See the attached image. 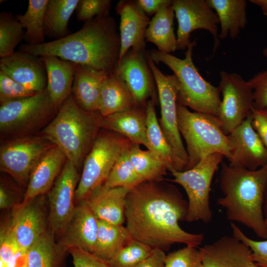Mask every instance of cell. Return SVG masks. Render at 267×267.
Listing matches in <instances>:
<instances>
[{"label": "cell", "instance_id": "obj_12", "mask_svg": "<svg viewBox=\"0 0 267 267\" xmlns=\"http://www.w3.org/2000/svg\"><path fill=\"white\" fill-rule=\"evenodd\" d=\"M219 88L222 99L218 118L228 135L239 126L254 108L253 91L248 81L236 73L222 71Z\"/></svg>", "mask_w": 267, "mask_h": 267}, {"label": "cell", "instance_id": "obj_30", "mask_svg": "<svg viewBox=\"0 0 267 267\" xmlns=\"http://www.w3.org/2000/svg\"><path fill=\"white\" fill-rule=\"evenodd\" d=\"M68 252L48 228L27 251L25 267H61Z\"/></svg>", "mask_w": 267, "mask_h": 267}, {"label": "cell", "instance_id": "obj_27", "mask_svg": "<svg viewBox=\"0 0 267 267\" xmlns=\"http://www.w3.org/2000/svg\"><path fill=\"white\" fill-rule=\"evenodd\" d=\"M218 17L221 30L219 39H232L238 36L247 23L245 0H207Z\"/></svg>", "mask_w": 267, "mask_h": 267}, {"label": "cell", "instance_id": "obj_43", "mask_svg": "<svg viewBox=\"0 0 267 267\" xmlns=\"http://www.w3.org/2000/svg\"><path fill=\"white\" fill-rule=\"evenodd\" d=\"M0 249V267H6L22 252L13 237L9 227L1 231Z\"/></svg>", "mask_w": 267, "mask_h": 267}, {"label": "cell", "instance_id": "obj_15", "mask_svg": "<svg viewBox=\"0 0 267 267\" xmlns=\"http://www.w3.org/2000/svg\"><path fill=\"white\" fill-rule=\"evenodd\" d=\"M227 137L231 146L229 166L256 170L267 164V148L252 125L251 113Z\"/></svg>", "mask_w": 267, "mask_h": 267}, {"label": "cell", "instance_id": "obj_24", "mask_svg": "<svg viewBox=\"0 0 267 267\" xmlns=\"http://www.w3.org/2000/svg\"><path fill=\"white\" fill-rule=\"evenodd\" d=\"M110 74L90 66L76 64L71 94L82 109L99 111L101 87Z\"/></svg>", "mask_w": 267, "mask_h": 267}, {"label": "cell", "instance_id": "obj_52", "mask_svg": "<svg viewBox=\"0 0 267 267\" xmlns=\"http://www.w3.org/2000/svg\"><path fill=\"white\" fill-rule=\"evenodd\" d=\"M263 55L267 58V47L264 48L263 50Z\"/></svg>", "mask_w": 267, "mask_h": 267}, {"label": "cell", "instance_id": "obj_44", "mask_svg": "<svg viewBox=\"0 0 267 267\" xmlns=\"http://www.w3.org/2000/svg\"><path fill=\"white\" fill-rule=\"evenodd\" d=\"M68 253L71 255L74 267H111L107 262L80 248L70 247Z\"/></svg>", "mask_w": 267, "mask_h": 267}, {"label": "cell", "instance_id": "obj_53", "mask_svg": "<svg viewBox=\"0 0 267 267\" xmlns=\"http://www.w3.org/2000/svg\"><path fill=\"white\" fill-rule=\"evenodd\" d=\"M251 267H261L257 265H256V264H255L254 263L252 264Z\"/></svg>", "mask_w": 267, "mask_h": 267}, {"label": "cell", "instance_id": "obj_26", "mask_svg": "<svg viewBox=\"0 0 267 267\" xmlns=\"http://www.w3.org/2000/svg\"><path fill=\"white\" fill-rule=\"evenodd\" d=\"M47 75V87L52 102L58 111L72 92L76 64L54 56L40 57Z\"/></svg>", "mask_w": 267, "mask_h": 267}, {"label": "cell", "instance_id": "obj_11", "mask_svg": "<svg viewBox=\"0 0 267 267\" xmlns=\"http://www.w3.org/2000/svg\"><path fill=\"white\" fill-rule=\"evenodd\" d=\"M53 145L39 134L6 140L0 148V171L27 185L34 167Z\"/></svg>", "mask_w": 267, "mask_h": 267}, {"label": "cell", "instance_id": "obj_2", "mask_svg": "<svg viewBox=\"0 0 267 267\" xmlns=\"http://www.w3.org/2000/svg\"><path fill=\"white\" fill-rule=\"evenodd\" d=\"M20 51L37 56H54L77 64L114 72L120 52V35L115 19L97 16L77 32L40 44H22Z\"/></svg>", "mask_w": 267, "mask_h": 267}, {"label": "cell", "instance_id": "obj_18", "mask_svg": "<svg viewBox=\"0 0 267 267\" xmlns=\"http://www.w3.org/2000/svg\"><path fill=\"white\" fill-rule=\"evenodd\" d=\"M115 9L120 16L119 62L131 49L145 51V34L150 19L136 0H120Z\"/></svg>", "mask_w": 267, "mask_h": 267}, {"label": "cell", "instance_id": "obj_28", "mask_svg": "<svg viewBox=\"0 0 267 267\" xmlns=\"http://www.w3.org/2000/svg\"><path fill=\"white\" fill-rule=\"evenodd\" d=\"M172 5V2L165 4L158 10L150 20L145 34L146 41L154 44L158 51L167 53L177 50L173 24L175 14Z\"/></svg>", "mask_w": 267, "mask_h": 267}, {"label": "cell", "instance_id": "obj_17", "mask_svg": "<svg viewBox=\"0 0 267 267\" xmlns=\"http://www.w3.org/2000/svg\"><path fill=\"white\" fill-rule=\"evenodd\" d=\"M145 52L130 49L119 62L114 71L125 83L135 105L142 107H146L149 97H155L154 79Z\"/></svg>", "mask_w": 267, "mask_h": 267}, {"label": "cell", "instance_id": "obj_21", "mask_svg": "<svg viewBox=\"0 0 267 267\" xmlns=\"http://www.w3.org/2000/svg\"><path fill=\"white\" fill-rule=\"evenodd\" d=\"M203 267H251L249 247L234 236H223L199 249Z\"/></svg>", "mask_w": 267, "mask_h": 267}, {"label": "cell", "instance_id": "obj_54", "mask_svg": "<svg viewBox=\"0 0 267 267\" xmlns=\"http://www.w3.org/2000/svg\"><path fill=\"white\" fill-rule=\"evenodd\" d=\"M265 223H266V225L267 226V218H266L265 219Z\"/></svg>", "mask_w": 267, "mask_h": 267}, {"label": "cell", "instance_id": "obj_42", "mask_svg": "<svg viewBox=\"0 0 267 267\" xmlns=\"http://www.w3.org/2000/svg\"><path fill=\"white\" fill-rule=\"evenodd\" d=\"M0 71V103L36 94Z\"/></svg>", "mask_w": 267, "mask_h": 267}, {"label": "cell", "instance_id": "obj_40", "mask_svg": "<svg viewBox=\"0 0 267 267\" xmlns=\"http://www.w3.org/2000/svg\"><path fill=\"white\" fill-rule=\"evenodd\" d=\"M230 227L232 236L251 250L254 263L261 267H267V239L259 241L250 238L234 222H230Z\"/></svg>", "mask_w": 267, "mask_h": 267}, {"label": "cell", "instance_id": "obj_47", "mask_svg": "<svg viewBox=\"0 0 267 267\" xmlns=\"http://www.w3.org/2000/svg\"><path fill=\"white\" fill-rule=\"evenodd\" d=\"M166 257L165 251L155 249L148 258L136 267H164Z\"/></svg>", "mask_w": 267, "mask_h": 267}, {"label": "cell", "instance_id": "obj_31", "mask_svg": "<svg viewBox=\"0 0 267 267\" xmlns=\"http://www.w3.org/2000/svg\"><path fill=\"white\" fill-rule=\"evenodd\" d=\"M132 239L126 226L98 220L96 240L92 253L108 262Z\"/></svg>", "mask_w": 267, "mask_h": 267}, {"label": "cell", "instance_id": "obj_23", "mask_svg": "<svg viewBox=\"0 0 267 267\" xmlns=\"http://www.w3.org/2000/svg\"><path fill=\"white\" fill-rule=\"evenodd\" d=\"M130 189L124 187H107L102 184L86 199L98 220L123 225L126 222L127 197Z\"/></svg>", "mask_w": 267, "mask_h": 267}, {"label": "cell", "instance_id": "obj_38", "mask_svg": "<svg viewBox=\"0 0 267 267\" xmlns=\"http://www.w3.org/2000/svg\"><path fill=\"white\" fill-rule=\"evenodd\" d=\"M153 250L133 239L107 262L111 267H136L151 255Z\"/></svg>", "mask_w": 267, "mask_h": 267}, {"label": "cell", "instance_id": "obj_16", "mask_svg": "<svg viewBox=\"0 0 267 267\" xmlns=\"http://www.w3.org/2000/svg\"><path fill=\"white\" fill-rule=\"evenodd\" d=\"M40 197L12 208L9 228L19 249L24 253L48 229V216Z\"/></svg>", "mask_w": 267, "mask_h": 267}, {"label": "cell", "instance_id": "obj_37", "mask_svg": "<svg viewBox=\"0 0 267 267\" xmlns=\"http://www.w3.org/2000/svg\"><path fill=\"white\" fill-rule=\"evenodd\" d=\"M129 149L120 157L114 165L107 179L103 184L105 187H124L132 189L143 181L129 159Z\"/></svg>", "mask_w": 267, "mask_h": 267}, {"label": "cell", "instance_id": "obj_39", "mask_svg": "<svg viewBox=\"0 0 267 267\" xmlns=\"http://www.w3.org/2000/svg\"><path fill=\"white\" fill-rule=\"evenodd\" d=\"M187 246L166 255L164 267H203L199 249Z\"/></svg>", "mask_w": 267, "mask_h": 267}, {"label": "cell", "instance_id": "obj_46", "mask_svg": "<svg viewBox=\"0 0 267 267\" xmlns=\"http://www.w3.org/2000/svg\"><path fill=\"white\" fill-rule=\"evenodd\" d=\"M252 125L267 148V107L254 108L251 113Z\"/></svg>", "mask_w": 267, "mask_h": 267}, {"label": "cell", "instance_id": "obj_50", "mask_svg": "<svg viewBox=\"0 0 267 267\" xmlns=\"http://www.w3.org/2000/svg\"><path fill=\"white\" fill-rule=\"evenodd\" d=\"M249 1L259 6L263 14L267 16V0H250Z\"/></svg>", "mask_w": 267, "mask_h": 267}, {"label": "cell", "instance_id": "obj_5", "mask_svg": "<svg viewBox=\"0 0 267 267\" xmlns=\"http://www.w3.org/2000/svg\"><path fill=\"white\" fill-rule=\"evenodd\" d=\"M196 41L191 42L183 59L152 49L148 51L156 63L162 62L174 72L178 82V104L189 107L194 111L218 117L221 103L219 87L205 80L198 72L192 59Z\"/></svg>", "mask_w": 267, "mask_h": 267}, {"label": "cell", "instance_id": "obj_33", "mask_svg": "<svg viewBox=\"0 0 267 267\" xmlns=\"http://www.w3.org/2000/svg\"><path fill=\"white\" fill-rule=\"evenodd\" d=\"M79 0H48L44 15L45 35L62 39L70 35L68 25Z\"/></svg>", "mask_w": 267, "mask_h": 267}, {"label": "cell", "instance_id": "obj_19", "mask_svg": "<svg viewBox=\"0 0 267 267\" xmlns=\"http://www.w3.org/2000/svg\"><path fill=\"white\" fill-rule=\"evenodd\" d=\"M0 71L25 88L40 92L47 87V75L40 57L21 51L1 58Z\"/></svg>", "mask_w": 267, "mask_h": 267}, {"label": "cell", "instance_id": "obj_35", "mask_svg": "<svg viewBox=\"0 0 267 267\" xmlns=\"http://www.w3.org/2000/svg\"><path fill=\"white\" fill-rule=\"evenodd\" d=\"M128 154L133 167L143 181L163 179L168 170L151 151L143 150L139 145L133 143Z\"/></svg>", "mask_w": 267, "mask_h": 267}, {"label": "cell", "instance_id": "obj_29", "mask_svg": "<svg viewBox=\"0 0 267 267\" xmlns=\"http://www.w3.org/2000/svg\"><path fill=\"white\" fill-rule=\"evenodd\" d=\"M135 106L133 96L122 78L115 72L110 74L101 87L100 114L105 117Z\"/></svg>", "mask_w": 267, "mask_h": 267}, {"label": "cell", "instance_id": "obj_9", "mask_svg": "<svg viewBox=\"0 0 267 267\" xmlns=\"http://www.w3.org/2000/svg\"><path fill=\"white\" fill-rule=\"evenodd\" d=\"M224 156L215 153L202 159L193 168L183 171L172 170L171 181L180 185L187 196L188 210L186 221L207 224L213 218L210 193L214 174Z\"/></svg>", "mask_w": 267, "mask_h": 267}, {"label": "cell", "instance_id": "obj_20", "mask_svg": "<svg viewBox=\"0 0 267 267\" xmlns=\"http://www.w3.org/2000/svg\"><path fill=\"white\" fill-rule=\"evenodd\" d=\"M98 227V220L87 200L76 204L74 214L58 243L68 251L71 247H77L93 253Z\"/></svg>", "mask_w": 267, "mask_h": 267}, {"label": "cell", "instance_id": "obj_6", "mask_svg": "<svg viewBox=\"0 0 267 267\" xmlns=\"http://www.w3.org/2000/svg\"><path fill=\"white\" fill-rule=\"evenodd\" d=\"M177 121L180 135L186 144L188 162L185 170L193 168L203 158L215 153L221 154L228 161L230 160L231 144L217 116L192 112L178 104Z\"/></svg>", "mask_w": 267, "mask_h": 267}, {"label": "cell", "instance_id": "obj_3", "mask_svg": "<svg viewBox=\"0 0 267 267\" xmlns=\"http://www.w3.org/2000/svg\"><path fill=\"white\" fill-rule=\"evenodd\" d=\"M222 197L217 204L231 222L241 223L267 239L263 206L267 188V164L256 170L232 167L222 162L219 176Z\"/></svg>", "mask_w": 267, "mask_h": 267}, {"label": "cell", "instance_id": "obj_45", "mask_svg": "<svg viewBox=\"0 0 267 267\" xmlns=\"http://www.w3.org/2000/svg\"><path fill=\"white\" fill-rule=\"evenodd\" d=\"M253 91L255 109L267 107V69L258 73L248 81Z\"/></svg>", "mask_w": 267, "mask_h": 267}, {"label": "cell", "instance_id": "obj_7", "mask_svg": "<svg viewBox=\"0 0 267 267\" xmlns=\"http://www.w3.org/2000/svg\"><path fill=\"white\" fill-rule=\"evenodd\" d=\"M57 111L47 89L32 96L1 103L0 138L6 140L33 135L43 129Z\"/></svg>", "mask_w": 267, "mask_h": 267}, {"label": "cell", "instance_id": "obj_8", "mask_svg": "<svg viewBox=\"0 0 267 267\" xmlns=\"http://www.w3.org/2000/svg\"><path fill=\"white\" fill-rule=\"evenodd\" d=\"M100 130L84 161L75 193V204L104 184L119 159L133 144L122 135Z\"/></svg>", "mask_w": 267, "mask_h": 267}, {"label": "cell", "instance_id": "obj_36", "mask_svg": "<svg viewBox=\"0 0 267 267\" xmlns=\"http://www.w3.org/2000/svg\"><path fill=\"white\" fill-rule=\"evenodd\" d=\"M15 16L9 12L0 14V57L13 54L17 45L24 40L25 32Z\"/></svg>", "mask_w": 267, "mask_h": 267}, {"label": "cell", "instance_id": "obj_34", "mask_svg": "<svg viewBox=\"0 0 267 267\" xmlns=\"http://www.w3.org/2000/svg\"><path fill=\"white\" fill-rule=\"evenodd\" d=\"M48 0H29L24 14L15 16L26 29L24 40L28 44L37 45L44 42V21Z\"/></svg>", "mask_w": 267, "mask_h": 267}, {"label": "cell", "instance_id": "obj_22", "mask_svg": "<svg viewBox=\"0 0 267 267\" xmlns=\"http://www.w3.org/2000/svg\"><path fill=\"white\" fill-rule=\"evenodd\" d=\"M67 160L63 152L53 145L40 158L32 170L22 202L48 192Z\"/></svg>", "mask_w": 267, "mask_h": 267}, {"label": "cell", "instance_id": "obj_49", "mask_svg": "<svg viewBox=\"0 0 267 267\" xmlns=\"http://www.w3.org/2000/svg\"><path fill=\"white\" fill-rule=\"evenodd\" d=\"M17 203L14 201L12 191L4 185L2 182L0 186V208L1 209H8L13 208Z\"/></svg>", "mask_w": 267, "mask_h": 267}, {"label": "cell", "instance_id": "obj_1", "mask_svg": "<svg viewBox=\"0 0 267 267\" xmlns=\"http://www.w3.org/2000/svg\"><path fill=\"white\" fill-rule=\"evenodd\" d=\"M187 200L175 185L162 180L144 181L129 191L126 200V227L133 239L152 249L167 251L176 243L198 247L204 236L187 232Z\"/></svg>", "mask_w": 267, "mask_h": 267}, {"label": "cell", "instance_id": "obj_10", "mask_svg": "<svg viewBox=\"0 0 267 267\" xmlns=\"http://www.w3.org/2000/svg\"><path fill=\"white\" fill-rule=\"evenodd\" d=\"M145 56L157 88L161 109L159 123L173 152L175 159V170L183 171L188 164V157L178 125V80L174 74H163L157 67L148 51L145 52Z\"/></svg>", "mask_w": 267, "mask_h": 267}, {"label": "cell", "instance_id": "obj_32", "mask_svg": "<svg viewBox=\"0 0 267 267\" xmlns=\"http://www.w3.org/2000/svg\"><path fill=\"white\" fill-rule=\"evenodd\" d=\"M154 98L147 102L146 134L151 151L167 168L169 171L175 170V156L160 127L155 109Z\"/></svg>", "mask_w": 267, "mask_h": 267}, {"label": "cell", "instance_id": "obj_25", "mask_svg": "<svg viewBox=\"0 0 267 267\" xmlns=\"http://www.w3.org/2000/svg\"><path fill=\"white\" fill-rule=\"evenodd\" d=\"M100 127L122 135L133 144H142L149 149L146 134V107L135 106L124 111L102 116Z\"/></svg>", "mask_w": 267, "mask_h": 267}, {"label": "cell", "instance_id": "obj_48", "mask_svg": "<svg viewBox=\"0 0 267 267\" xmlns=\"http://www.w3.org/2000/svg\"><path fill=\"white\" fill-rule=\"evenodd\" d=\"M173 0H137L136 2L147 16L155 15L163 5L171 3Z\"/></svg>", "mask_w": 267, "mask_h": 267}, {"label": "cell", "instance_id": "obj_4", "mask_svg": "<svg viewBox=\"0 0 267 267\" xmlns=\"http://www.w3.org/2000/svg\"><path fill=\"white\" fill-rule=\"evenodd\" d=\"M101 117L82 109L71 94L39 135L58 147L78 169L101 129Z\"/></svg>", "mask_w": 267, "mask_h": 267}, {"label": "cell", "instance_id": "obj_41", "mask_svg": "<svg viewBox=\"0 0 267 267\" xmlns=\"http://www.w3.org/2000/svg\"><path fill=\"white\" fill-rule=\"evenodd\" d=\"M111 3L109 0H79L76 9L77 18L86 22L97 16L109 15Z\"/></svg>", "mask_w": 267, "mask_h": 267}, {"label": "cell", "instance_id": "obj_51", "mask_svg": "<svg viewBox=\"0 0 267 267\" xmlns=\"http://www.w3.org/2000/svg\"><path fill=\"white\" fill-rule=\"evenodd\" d=\"M263 211L265 218H267V188L266 189L265 195Z\"/></svg>", "mask_w": 267, "mask_h": 267}, {"label": "cell", "instance_id": "obj_13", "mask_svg": "<svg viewBox=\"0 0 267 267\" xmlns=\"http://www.w3.org/2000/svg\"><path fill=\"white\" fill-rule=\"evenodd\" d=\"M80 178L78 169L67 159L47 192L48 226L55 237L60 236L74 214L75 193Z\"/></svg>", "mask_w": 267, "mask_h": 267}, {"label": "cell", "instance_id": "obj_14", "mask_svg": "<svg viewBox=\"0 0 267 267\" xmlns=\"http://www.w3.org/2000/svg\"><path fill=\"white\" fill-rule=\"evenodd\" d=\"M172 5L178 23L177 50L186 49L191 42V33L203 29L214 37L215 51L219 45V21L207 0H173Z\"/></svg>", "mask_w": 267, "mask_h": 267}]
</instances>
